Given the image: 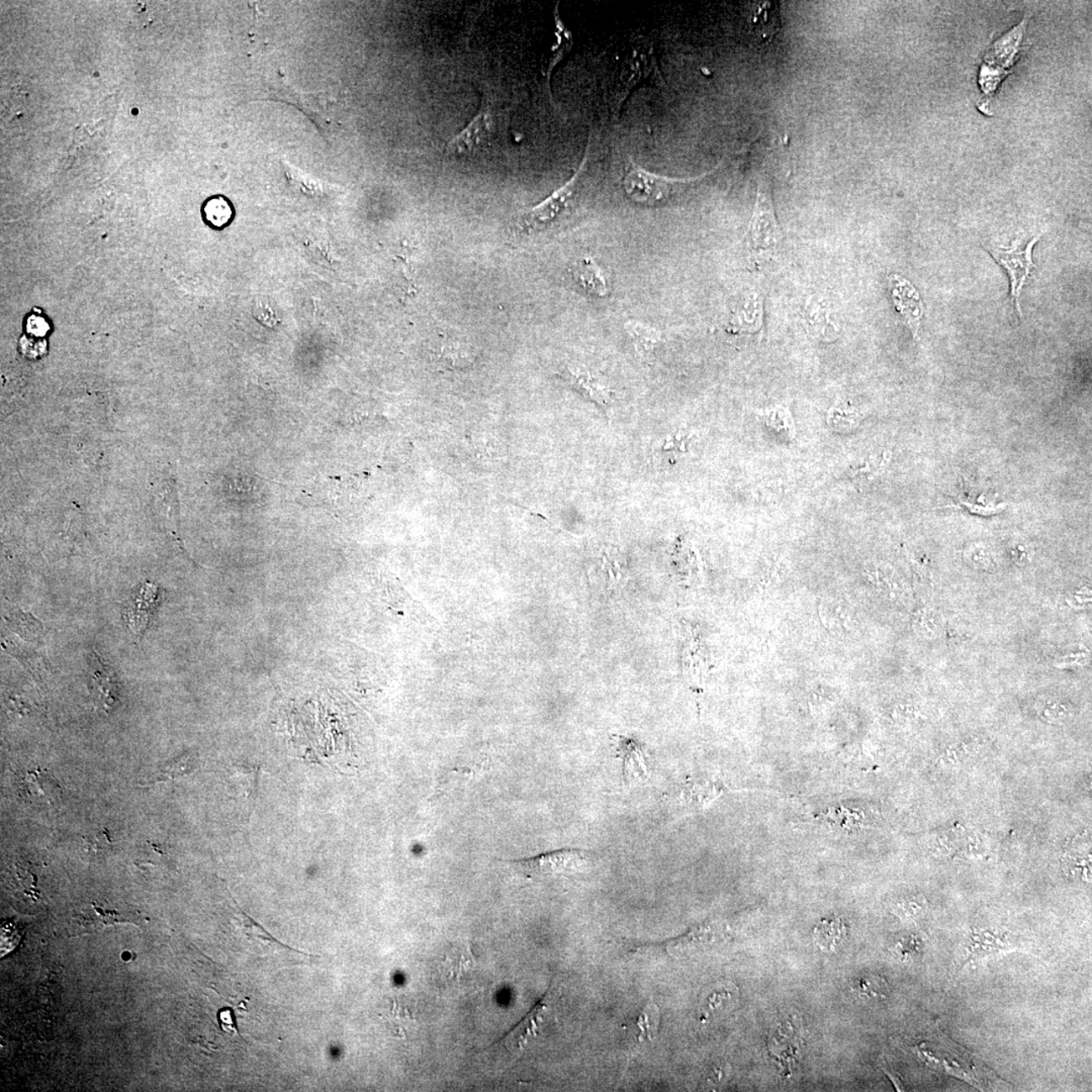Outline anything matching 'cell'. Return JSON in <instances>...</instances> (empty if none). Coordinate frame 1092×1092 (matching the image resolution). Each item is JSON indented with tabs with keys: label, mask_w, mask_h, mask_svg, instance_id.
Here are the masks:
<instances>
[{
	"label": "cell",
	"mask_w": 1092,
	"mask_h": 1092,
	"mask_svg": "<svg viewBox=\"0 0 1092 1092\" xmlns=\"http://www.w3.org/2000/svg\"><path fill=\"white\" fill-rule=\"evenodd\" d=\"M593 860V853L590 851L580 850V848H560L534 857L505 862L525 876L541 878L572 875V874L583 872L591 866Z\"/></svg>",
	"instance_id": "1"
},
{
	"label": "cell",
	"mask_w": 1092,
	"mask_h": 1092,
	"mask_svg": "<svg viewBox=\"0 0 1092 1092\" xmlns=\"http://www.w3.org/2000/svg\"><path fill=\"white\" fill-rule=\"evenodd\" d=\"M748 247L756 257L772 256L781 240L780 227L774 211L771 192L766 183L759 186L756 207L749 223Z\"/></svg>",
	"instance_id": "2"
},
{
	"label": "cell",
	"mask_w": 1092,
	"mask_h": 1092,
	"mask_svg": "<svg viewBox=\"0 0 1092 1092\" xmlns=\"http://www.w3.org/2000/svg\"><path fill=\"white\" fill-rule=\"evenodd\" d=\"M687 181L674 180L643 170L630 159L623 180L625 193L642 205L654 206L669 200Z\"/></svg>",
	"instance_id": "3"
},
{
	"label": "cell",
	"mask_w": 1092,
	"mask_h": 1092,
	"mask_svg": "<svg viewBox=\"0 0 1092 1092\" xmlns=\"http://www.w3.org/2000/svg\"><path fill=\"white\" fill-rule=\"evenodd\" d=\"M587 155L588 152L585 153V157L578 172L564 186L554 192L552 195L546 197L538 205L528 208L519 217L517 221L518 232L522 233V234H531L535 231L543 230L562 215L575 195L580 172H583L584 166L587 163Z\"/></svg>",
	"instance_id": "4"
},
{
	"label": "cell",
	"mask_w": 1092,
	"mask_h": 1092,
	"mask_svg": "<svg viewBox=\"0 0 1092 1092\" xmlns=\"http://www.w3.org/2000/svg\"><path fill=\"white\" fill-rule=\"evenodd\" d=\"M1040 237L1039 235L1032 238L1025 247L1020 246L1019 243L1015 241L1012 243L1011 247L1009 248L996 247L994 249H987L1009 275L1012 301H1014L1017 314L1020 316H1021L1020 305L1021 291L1035 268L1034 262H1032V249H1034V246L1037 240L1040 239Z\"/></svg>",
	"instance_id": "5"
},
{
	"label": "cell",
	"mask_w": 1092,
	"mask_h": 1092,
	"mask_svg": "<svg viewBox=\"0 0 1092 1092\" xmlns=\"http://www.w3.org/2000/svg\"><path fill=\"white\" fill-rule=\"evenodd\" d=\"M869 585L888 602L908 606L912 602V590L907 580L885 563H872L864 569Z\"/></svg>",
	"instance_id": "6"
},
{
	"label": "cell",
	"mask_w": 1092,
	"mask_h": 1092,
	"mask_svg": "<svg viewBox=\"0 0 1092 1092\" xmlns=\"http://www.w3.org/2000/svg\"><path fill=\"white\" fill-rule=\"evenodd\" d=\"M1025 24L1015 28L1010 34L1002 38L1000 41L995 44L989 56L986 57V62L990 66H983L980 76V84L984 83L990 77V81L982 87V91L987 94L994 92L999 84L1000 79L997 77V71L1000 69L1002 78L1004 74L1006 76L1005 68H1009L1014 63L1017 47L1021 42L1022 32H1024Z\"/></svg>",
	"instance_id": "7"
},
{
	"label": "cell",
	"mask_w": 1092,
	"mask_h": 1092,
	"mask_svg": "<svg viewBox=\"0 0 1092 1092\" xmlns=\"http://www.w3.org/2000/svg\"><path fill=\"white\" fill-rule=\"evenodd\" d=\"M89 690L97 706L104 712H109L116 706L120 698L118 679L111 666L103 663L98 654L92 650L88 654Z\"/></svg>",
	"instance_id": "8"
},
{
	"label": "cell",
	"mask_w": 1092,
	"mask_h": 1092,
	"mask_svg": "<svg viewBox=\"0 0 1092 1092\" xmlns=\"http://www.w3.org/2000/svg\"><path fill=\"white\" fill-rule=\"evenodd\" d=\"M160 591L156 584L144 583L134 591L123 607V619L131 632L142 637L156 612Z\"/></svg>",
	"instance_id": "9"
},
{
	"label": "cell",
	"mask_w": 1092,
	"mask_h": 1092,
	"mask_svg": "<svg viewBox=\"0 0 1092 1092\" xmlns=\"http://www.w3.org/2000/svg\"><path fill=\"white\" fill-rule=\"evenodd\" d=\"M890 291L893 305L913 335L916 336L923 316V305L920 294L910 281L898 276L890 277Z\"/></svg>",
	"instance_id": "10"
},
{
	"label": "cell",
	"mask_w": 1092,
	"mask_h": 1092,
	"mask_svg": "<svg viewBox=\"0 0 1092 1092\" xmlns=\"http://www.w3.org/2000/svg\"><path fill=\"white\" fill-rule=\"evenodd\" d=\"M553 992H548L540 1000L534 1009L526 1016L522 1021H520L512 1031L508 1032L504 1037L503 1043L511 1053L518 1054L523 1051L526 1045L533 1040L543 1025L544 1017L549 1011V1005L552 1004Z\"/></svg>",
	"instance_id": "11"
},
{
	"label": "cell",
	"mask_w": 1092,
	"mask_h": 1092,
	"mask_svg": "<svg viewBox=\"0 0 1092 1092\" xmlns=\"http://www.w3.org/2000/svg\"><path fill=\"white\" fill-rule=\"evenodd\" d=\"M618 753L623 762L625 785L647 781L649 777L650 761L647 749L642 743L627 738H620Z\"/></svg>",
	"instance_id": "12"
},
{
	"label": "cell",
	"mask_w": 1092,
	"mask_h": 1092,
	"mask_svg": "<svg viewBox=\"0 0 1092 1092\" xmlns=\"http://www.w3.org/2000/svg\"><path fill=\"white\" fill-rule=\"evenodd\" d=\"M493 131V117L488 108H483L465 130L455 136L448 146V152L464 155L483 145Z\"/></svg>",
	"instance_id": "13"
},
{
	"label": "cell",
	"mask_w": 1092,
	"mask_h": 1092,
	"mask_svg": "<svg viewBox=\"0 0 1092 1092\" xmlns=\"http://www.w3.org/2000/svg\"><path fill=\"white\" fill-rule=\"evenodd\" d=\"M570 381L583 396L607 409L612 403V391L599 374L584 366L570 367Z\"/></svg>",
	"instance_id": "14"
},
{
	"label": "cell",
	"mask_w": 1092,
	"mask_h": 1092,
	"mask_svg": "<svg viewBox=\"0 0 1092 1092\" xmlns=\"http://www.w3.org/2000/svg\"><path fill=\"white\" fill-rule=\"evenodd\" d=\"M722 936H723V932H722L719 926L707 925L700 927L688 932V934L669 942L667 950L669 955L682 957L698 949L700 947L712 944V942L718 941Z\"/></svg>",
	"instance_id": "15"
},
{
	"label": "cell",
	"mask_w": 1092,
	"mask_h": 1092,
	"mask_svg": "<svg viewBox=\"0 0 1092 1092\" xmlns=\"http://www.w3.org/2000/svg\"><path fill=\"white\" fill-rule=\"evenodd\" d=\"M911 627L917 638L935 642L942 638L947 629L944 615L934 607H921L912 615Z\"/></svg>",
	"instance_id": "16"
},
{
	"label": "cell",
	"mask_w": 1092,
	"mask_h": 1092,
	"mask_svg": "<svg viewBox=\"0 0 1092 1092\" xmlns=\"http://www.w3.org/2000/svg\"><path fill=\"white\" fill-rule=\"evenodd\" d=\"M1035 710L1041 721L1054 726L1069 722L1075 716L1074 705L1057 695H1042L1037 699Z\"/></svg>",
	"instance_id": "17"
},
{
	"label": "cell",
	"mask_w": 1092,
	"mask_h": 1092,
	"mask_svg": "<svg viewBox=\"0 0 1092 1092\" xmlns=\"http://www.w3.org/2000/svg\"><path fill=\"white\" fill-rule=\"evenodd\" d=\"M236 921L238 925H239V930L241 931L242 935L246 937L247 941L255 942V944L261 948H265V949H273L277 953H284V954L296 955L302 954V953L300 951L296 952L295 950L291 949L290 947L276 941L270 932H267L265 928L260 925H258V923L255 921H253L249 916H247L246 913L241 911L237 912Z\"/></svg>",
	"instance_id": "18"
},
{
	"label": "cell",
	"mask_w": 1092,
	"mask_h": 1092,
	"mask_svg": "<svg viewBox=\"0 0 1092 1092\" xmlns=\"http://www.w3.org/2000/svg\"><path fill=\"white\" fill-rule=\"evenodd\" d=\"M573 276L580 287L590 295L603 297L608 294L606 279L593 258H583L574 267Z\"/></svg>",
	"instance_id": "19"
},
{
	"label": "cell",
	"mask_w": 1092,
	"mask_h": 1092,
	"mask_svg": "<svg viewBox=\"0 0 1092 1092\" xmlns=\"http://www.w3.org/2000/svg\"><path fill=\"white\" fill-rule=\"evenodd\" d=\"M21 786L29 796L44 798L49 803H52L54 798L60 793L57 784L49 773L39 768L24 774Z\"/></svg>",
	"instance_id": "20"
},
{
	"label": "cell",
	"mask_w": 1092,
	"mask_h": 1092,
	"mask_svg": "<svg viewBox=\"0 0 1092 1092\" xmlns=\"http://www.w3.org/2000/svg\"><path fill=\"white\" fill-rule=\"evenodd\" d=\"M847 937V927L841 918L822 921L814 930V942L822 952H835Z\"/></svg>",
	"instance_id": "21"
},
{
	"label": "cell",
	"mask_w": 1092,
	"mask_h": 1092,
	"mask_svg": "<svg viewBox=\"0 0 1092 1092\" xmlns=\"http://www.w3.org/2000/svg\"><path fill=\"white\" fill-rule=\"evenodd\" d=\"M822 622L828 632L835 635H846L852 633L853 622L851 613L846 607L836 602H823L818 608Z\"/></svg>",
	"instance_id": "22"
},
{
	"label": "cell",
	"mask_w": 1092,
	"mask_h": 1092,
	"mask_svg": "<svg viewBox=\"0 0 1092 1092\" xmlns=\"http://www.w3.org/2000/svg\"><path fill=\"white\" fill-rule=\"evenodd\" d=\"M625 328H627L628 334L633 339L638 354L643 356L644 359H648L650 355H653L655 349L661 344L662 335L654 328L645 326L638 322H628Z\"/></svg>",
	"instance_id": "23"
},
{
	"label": "cell",
	"mask_w": 1092,
	"mask_h": 1092,
	"mask_svg": "<svg viewBox=\"0 0 1092 1092\" xmlns=\"http://www.w3.org/2000/svg\"><path fill=\"white\" fill-rule=\"evenodd\" d=\"M202 217L213 229H222L233 220L234 210L224 197H213L202 206Z\"/></svg>",
	"instance_id": "24"
},
{
	"label": "cell",
	"mask_w": 1092,
	"mask_h": 1092,
	"mask_svg": "<svg viewBox=\"0 0 1092 1092\" xmlns=\"http://www.w3.org/2000/svg\"><path fill=\"white\" fill-rule=\"evenodd\" d=\"M852 990L858 999L867 1001H880L887 999L890 986L885 978L870 974L858 978L853 982Z\"/></svg>",
	"instance_id": "25"
},
{
	"label": "cell",
	"mask_w": 1092,
	"mask_h": 1092,
	"mask_svg": "<svg viewBox=\"0 0 1092 1092\" xmlns=\"http://www.w3.org/2000/svg\"><path fill=\"white\" fill-rule=\"evenodd\" d=\"M196 764L197 761L195 757L191 753H186L185 756L173 759V761L164 764L160 770L157 772L156 775L152 776L151 780H149V782L144 786H149L151 785V784L155 783L175 780L176 778L186 776L187 774H191L195 770Z\"/></svg>",
	"instance_id": "26"
},
{
	"label": "cell",
	"mask_w": 1092,
	"mask_h": 1092,
	"mask_svg": "<svg viewBox=\"0 0 1092 1092\" xmlns=\"http://www.w3.org/2000/svg\"><path fill=\"white\" fill-rule=\"evenodd\" d=\"M694 434L689 431H678L669 434L655 445L654 453L669 458L681 459L689 453Z\"/></svg>",
	"instance_id": "27"
},
{
	"label": "cell",
	"mask_w": 1092,
	"mask_h": 1092,
	"mask_svg": "<svg viewBox=\"0 0 1092 1092\" xmlns=\"http://www.w3.org/2000/svg\"><path fill=\"white\" fill-rule=\"evenodd\" d=\"M761 419L764 425L778 434L783 435L787 439H793L795 436V425L792 416L789 411L781 406L775 408L761 411Z\"/></svg>",
	"instance_id": "28"
},
{
	"label": "cell",
	"mask_w": 1092,
	"mask_h": 1092,
	"mask_svg": "<svg viewBox=\"0 0 1092 1092\" xmlns=\"http://www.w3.org/2000/svg\"><path fill=\"white\" fill-rule=\"evenodd\" d=\"M977 747L976 739H968V741L952 744L940 758L939 764L948 767L958 766L975 753Z\"/></svg>",
	"instance_id": "29"
},
{
	"label": "cell",
	"mask_w": 1092,
	"mask_h": 1092,
	"mask_svg": "<svg viewBox=\"0 0 1092 1092\" xmlns=\"http://www.w3.org/2000/svg\"><path fill=\"white\" fill-rule=\"evenodd\" d=\"M83 843L87 850L93 853L94 855H102L103 853L111 851L113 846L111 833L107 828L88 833L87 837H83Z\"/></svg>",
	"instance_id": "30"
},
{
	"label": "cell",
	"mask_w": 1092,
	"mask_h": 1092,
	"mask_svg": "<svg viewBox=\"0 0 1092 1092\" xmlns=\"http://www.w3.org/2000/svg\"><path fill=\"white\" fill-rule=\"evenodd\" d=\"M858 417L856 410L853 409V407L851 408V407H847L846 405L833 407L830 411V415H828V422H830V424L836 427L837 429H842L843 431V429L848 428V427H852L855 424L856 422H858Z\"/></svg>",
	"instance_id": "31"
},
{
	"label": "cell",
	"mask_w": 1092,
	"mask_h": 1092,
	"mask_svg": "<svg viewBox=\"0 0 1092 1092\" xmlns=\"http://www.w3.org/2000/svg\"><path fill=\"white\" fill-rule=\"evenodd\" d=\"M965 559L973 568L980 570H991L995 567L994 559L989 549L983 545H972L966 549Z\"/></svg>",
	"instance_id": "32"
},
{
	"label": "cell",
	"mask_w": 1092,
	"mask_h": 1092,
	"mask_svg": "<svg viewBox=\"0 0 1092 1092\" xmlns=\"http://www.w3.org/2000/svg\"><path fill=\"white\" fill-rule=\"evenodd\" d=\"M475 451L486 456V458H500L502 454V446L495 437L491 435H478L475 437L474 443Z\"/></svg>",
	"instance_id": "33"
},
{
	"label": "cell",
	"mask_w": 1092,
	"mask_h": 1092,
	"mask_svg": "<svg viewBox=\"0 0 1092 1092\" xmlns=\"http://www.w3.org/2000/svg\"><path fill=\"white\" fill-rule=\"evenodd\" d=\"M927 901L921 897L907 898L898 902L895 906V912L901 917H915L926 910Z\"/></svg>",
	"instance_id": "34"
},
{
	"label": "cell",
	"mask_w": 1092,
	"mask_h": 1092,
	"mask_svg": "<svg viewBox=\"0 0 1092 1092\" xmlns=\"http://www.w3.org/2000/svg\"><path fill=\"white\" fill-rule=\"evenodd\" d=\"M1065 602L1067 606L1072 609L1081 610L1087 608L1091 603V591L1087 587L1071 591L1066 596Z\"/></svg>",
	"instance_id": "35"
},
{
	"label": "cell",
	"mask_w": 1092,
	"mask_h": 1092,
	"mask_svg": "<svg viewBox=\"0 0 1092 1092\" xmlns=\"http://www.w3.org/2000/svg\"><path fill=\"white\" fill-rule=\"evenodd\" d=\"M658 1021L659 1012L657 1006L649 1005L648 1009L644 1010L642 1017H640L639 1026L640 1029H642V1035H640V1037H643V1036H648V1037L650 1034L654 1035V1032L657 1031Z\"/></svg>",
	"instance_id": "36"
},
{
	"label": "cell",
	"mask_w": 1092,
	"mask_h": 1092,
	"mask_svg": "<svg viewBox=\"0 0 1092 1092\" xmlns=\"http://www.w3.org/2000/svg\"><path fill=\"white\" fill-rule=\"evenodd\" d=\"M9 927L11 926L6 925L2 928V956L7 954L9 950L13 949L14 946L18 944V932L13 927Z\"/></svg>",
	"instance_id": "37"
},
{
	"label": "cell",
	"mask_w": 1092,
	"mask_h": 1092,
	"mask_svg": "<svg viewBox=\"0 0 1092 1092\" xmlns=\"http://www.w3.org/2000/svg\"><path fill=\"white\" fill-rule=\"evenodd\" d=\"M27 328L29 334L38 337L46 335L50 329L48 323L43 318L36 316L29 318Z\"/></svg>",
	"instance_id": "38"
},
{
	"label": "cell",
	"mask_w": 1092,
	"mask_h": 1092,
	"mask_svg": "<svg viewBox=\"0 0 1092 1092\" xmlns=\"http://www.w3.org/2000/svg\"><path fill=\"white\" fill-rule=\"evenodd\" d=\"M1011 554L1012 559H1014L1015 563L1017 564H1025L1030 560V554L1027 552L1026 545L1017 544L1012 546Z\"/></svg>",
	"instance_id": "39"
},
{
	"label": "cell",
	"mask_w": 1092,
	"mask_h": 1092,
	"mask_svg": "<svg viewBox=\"0 0 1092 1092\" xmlns=\"http://www.w3.org/2000/svg\"><path fill=\"white\" fill-rule=\"evenodd\" d=\"M898 947H900V953L903 958H911L912 956L917 955L918 951H920V949H918L917 942L913 941L912 937L900 942Z\"/></svg>",
	"instance_id": "40"
}]
</instances>
